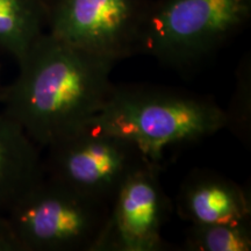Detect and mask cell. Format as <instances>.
<instances>
[{"mask_svg":"<svg viewBox=\"0 0 251 251\" xmlns=\"http://www.w3.org/2000/svg\"><path fill=\"white\" fill-rule=\"evenodd\" d=\"M114 64L46 31L2 94L4 112L37 146L48 148L99 114L114 86Z\"/></svg>","mask_w":251,"mask_h":251,"instance_id":"1","label":"cell"},{"mask_svg":"<svg viewBox=\"0 0 251 251\" xmlns=\"http://www.w3.org/2000/svg\"><path fill=\"white\" fill-rule=\"evenodd\" d=\"M92 120L137 144L156 163L165 149L212 136L227 124L225 109L211 98L144 84L113 86Z\"/></svg>","mask_w":251,"mask_h":251,"instance_id":"2","label":"cell"},{"mask_svg":"<svg viewBox=\"0 0 251 251\" xmlns=\"http://www.w3.org/2000/svg\"><path fill=\"white\" fill-rule=\"evenodd\" d=\"M251 0H150L139 52L190 71L247 26Z\"/></svg>","mask_w":251,"mask_h":251,"instance_id":"3","label":"cell"},{"mask_svg":"<svg viewBox=\"0 0 251 251\" xmlns=\"http://www.w3.org/2000/svg\"><path fill=\"white\" fill-rule=\"evenodd\" d=\"M111 206L45 175L5 215L20 251H98Z\"/></svg>","mask_w":251,"mask_h":251,"instance_id":"4","label":"cell"},{"mask_svg":"<svg viewBox=\"0 0 251 251\" xmlns=\"http://www.w3.org/2000/svg\"><path fill=\"white\" fill-rule=\"evenodd\" d=\"M47 149L46 176L111 205L126 179L151 161L137 144L93 120Z\"/></svg>","mask_w":251,"mask_h":251,"instance_id":"5","label":"cell"},{"mask_svg":"<svg viewBox=\"0 0 251 251\" xmlns=\"http://www.w3.org/2000/svg\"><path fill=\"white\" fill-rule=\"evenodd\" d=\"M150 0H59L47 31L101 57L118 61L139 52Z\"/></svg>","mask_w":251,"mask_h":251,"instance_id":"6","label":"cell"},{"mask_svg":"<svg viewBox=\"0 0 251 251\" xmlns=\"http://www.w3.org/2000/svg\"><path fill=\"white\" fill-rule=\"evenodd\" d=\"M159 163L149 161L126 179L113 200L98 251H161L171 202L159 180Z\"/></svg>","mask_w":251,"mask_h":251,"instance_id":"7","label":"cell"},{"mask_svg":"<svg viewBox=\"0 0 251 251\" xmlns=\"http://www.w3.org/2000/svg\"><path fill=\"white\" fill-rule=\"evenodd\" d=\"M177 212L190 224H230L251 218L249 191L209 170L187 175L177 196Z\"/></svg>","mask_w":251,"mask_h":251,"instance_id":"8","label":"cell"},{"mask_svg":"<svg viewBox=\"0 0 251 251\" xmlns=\"http://www.w3.org/2000/svg\"><path fill=\"white\" fill-rule=\"evenodd\" d=\"M40 147L6 112L0 113V213L45 177Z\"/></svg>","mask_w":251,"mask_h":251,"instance_id":"9","label":"cell"},{"mask_svg":"<svg viewBox=\"0 0 251 251\" xmlns=\"http://www.w3.org/2000/svg\"><path fill=\"white\" fill-rule=\"evenodd\" d=\"M48 15L39 0H0V49L20 64L47 31Z\"/></svg>","mask_w":251,"mask_h":251,"instance_id":"10","label":"cell"},{"mask_svg":"<svg viewBox=\"0 0 251 251\" xmlns=\"http://www.w3.org/2000/svg\"><path fill=\"white\" fill-rule=\"evenodd\" d=\"M183 247L187 251H249L251 218L230 224H191Z\"/></svg>","mask_w":251,"mask_h":251,"instance_id":"11","label":"cell"},{"mask_svg":"<svg viewBox=\"0 0 251 251\" xmlns=\"http://www.w3.org/2000/svg\"><path fill=\"white\" fill-rule=\"evenodd\" d=\"M251 68L249 59L241 62L237 71L236 87L231 100L230 107L226 112L229 128L243 143H250L251 126Z\"/></svg>","mask_w":251,"mask_h":251,"instance_id":"12","label":"cell"},{"mask_svg":"<svg viewBox=\"0 0 251 251\" xmlns=\"http://www.w3.org/2000/svg\"><path fill=\"white\" fill-rule=\"evenodd\" d=\"M0 251H20L5 214L0 213Z\"/></svg>","mask_w":251,"mask_h":251,"instance_id":"13","label":"cell"},{"mask_svg":"<svg viewBox=\"0 0 251 251\" xmlns=\"http://www.w3.org/2000/svg\"><path fill=\"white\" fill-rule=\"evenodd\" d=\"M39 1L41 2V5L45 7L46 12H47V15H48L50 13V11H51V9L55 7V5L57 4L59 0H39Z\"/></svg>","mask_w":251,"mask_h":251,"instance_id":"14","label":"cell"}]
</instances>
